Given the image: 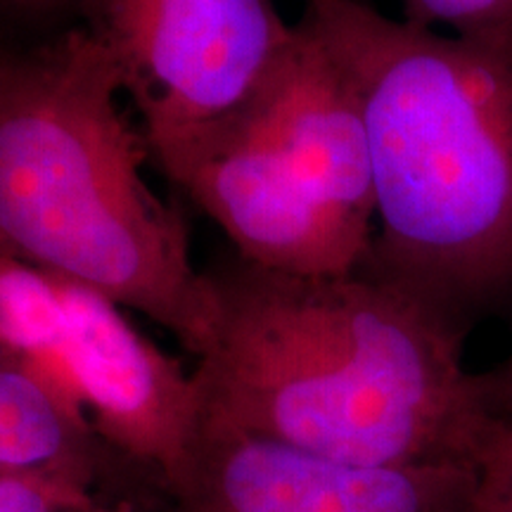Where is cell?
Instances as JSON below:
<instances>
[{
	"label": "cell",
	"instance_id": "obj_9",
	"mask_svg": "<svg viewBox=\"0 0 512 512\" xmlns=\"http://www.w3.org/2000/svg\"><path fill=\"white\" fill-rule=\"evenodd\" d=\"M64 304L55 275L0 249V354L36 366L57 382Z\"/></svg>",
	"mask_w": 512,
	"mask_h": 512
},
{
	"label": "cell",
	"instance_id": "obj_7",
	"mask_svg": "<svg viewBox=\"0 0 512 512\" xmlns=\"http://www.w3.org/2000/svg\"><path fill=\"white\" fill-rule=\"evenodd\" d=\"M57 283L64 304L57 382L119 456L169 489L202 427L195 373L150 342L112 299Z\"/></svg>",
	"mask_w": 512,
	"mask_h": 512
},
{
	"label": "cell",
	"instance_id": "obj_8",
	"mask_svg": "<svg viewBox=\"0 0 512 512\" xmlns=\"http://www.w3.org/2000/svg\"><path fill=\"white\" fill-rule=\"evenodd\" d=\"M0 475L60 477L93 494L169 496L162 479L100 437L67 389L8 354H0Z\"/></svg>",
	"mask_w": 512,
	"mask_h": 512
},
{
	"label": "cell",
	"instance_id": "obj_12",
	"mask_svg": "<svg viewBox=\"0 0 512 512\" xmlns=\"http://www.w3.org/2000/svg\"><path fill=\"white\" fill-rule=\"evenodd\" d=\"M95 496L102 494L60 477L0 475V512H67Z\"/></svg>",
	"mask_w": 512,
	"mask_h": 512
},
{
	"label": "cell",
	"instance_id": "obj_5",
	"mask_svg": "<svg viewBox=\"0 0 512 512\" xmlns=\"http://www.w3.org/2000/svg\"><path fill=\"white\" fill-rule=\"evenodd\" d=\"M152 162L247 264L290 275H347L366 264L373 235L304 188L245 105Z\"/></svg>",
	"mask_w": 512,
	"mask_h": 512
},
{
	"label": "cell",
	"instance_id": "obj_11",
	"mask_svg": "<svg viewBox=\"0 0 512 512\" xmlns=\"http://www.w3.org/2000/svg\"><path fill=\"white\" fill-rule=\"evenodd\" d=\"M470 467L467 512H512V413H491Z\"/></svg>",
	"mask_w": 512,
	"mask_h": 512
},
{
	"label": "cell",
	"instance_id": "obj_13",
	"mask_svg": "<svg viewBox=\"0 0 512 512\" xmlns=\"http://www.w3.org/2000/svg\"><path fill=\"white\" fill-rule=\"evenodd\" d=\"M479 384H482L486 408L491 413H512V349L496 368H491L489 373H479Z\"/></svg>",
	"mask_w": 512,
	"mask_h": 512
},
{
	"label": "cell",
	"instance_id": "obj_4",
	"mask_svg": "<svg viewBox=\"0 0 512 512\" xmlns=\"http://www.w3.org/2000/svg\"><path fill=\"white\" fill-rule=\"evenodd\" d=\"M150 159L240 110L294 41L275 0H83Z\"/></svg>",
	"mask_w": 512,
	"mask_h": 512
},
{
	"label": "cell",
	"instance_id": "obj_3",
	"mask_svg": "<svg viewBox=\"0 0 512 512\" xmlns=\"http://www.w3.org/2000/svg\"><path fill=\"white\" fill-rule=\"evenodd\" d=\"M119 64L91 29L0 50V249L209 349L216 294L176 204L147 183Z\"/></svg>",
	"mask_w": 512,
	"mask_h": 512
},
{
	"label": "cell",
	"instance_id": "obj_15",
	"mask_svg": "<svg viewBox=\"0 0 512 512\" xmlns=\"http://www.w3.org/2000/svg\"><path fill=\"white\" fill-rule=\"evenodd\" d=\"M8 5H15V8L22 10H48L55 8V5L69 3V0H5Z\"/></svg>",
	"mask_w": 512,
	"mask_h": 512
},
{
	"label": "cell",
	"instance_id": "obj_1",
	"mask_svg": "<svg viewBox=\"0 0 512 512\" xmlns=\"http://www.w3.org/2000/svg\"><path fill=\"white\" fill-rule=\"evenodd\" d=\"M207 275L202 422L351 465L472 463L491 411L444 313L366 271L290 275L235 254Z\"/></svg>",
	"mask_w": 512,
	"mask_h": 512
},
{
	"label": "cell",
	"instance_id": "obj_6",
	"mask_svg": "<svg viewBox=\"0 0 512 512\" xmlns=\"http://www.w3.org/2000/svg\"><path fill=\"white\" fill-rule=\"evenodd\" d=\"M472 467H368L202 422L169 512H467Z\"/></svg>",
	"mask_w": 512,
	"mask_h": 512
},
{
	"label": "cell",
	"instance_id": "obj_2",
	"mask_svg": "<svg viewBox=\"0 0 512 512\" xmlns=\"http://www.w3.org/2000/svg\"><path fill=\"white\" fill-rule=\"evenodd\" d=\"M368 138L375 238L361 271L460 330L512 294V57L387 17L304 0Z\"/></svg>",
	"mask_w": 512,
	"mask_h": 512
},
{
	"label": "cell",
	"instance_id": "obj_10",
	"mask_svg": "<svg viewBox=\"0 0 512 512\" xmlns=\"http://www.w3.org/2000/svg\"><path fill=\"white\" fill-rule=\"evenodd\" d=\"M401 17L512 57V0H399Z\"/></svg>",
	"mask_w": 512,
	"mask_h": 512
},
{
	"label": "cell",
	"instance_id": "obj_14",
	"mask_svg": "<svg viewBox=\"0 0 512 512\" xmlns=\"http://www.w3.org/2000/svg\"><path fill=\"white\" fill-rule=\"evenodd\" d=\"M67 512H169V498L102 494Z\"/></svg>",
	"mask_w": 512,
	"mask_h": 512
}]
</instances>
